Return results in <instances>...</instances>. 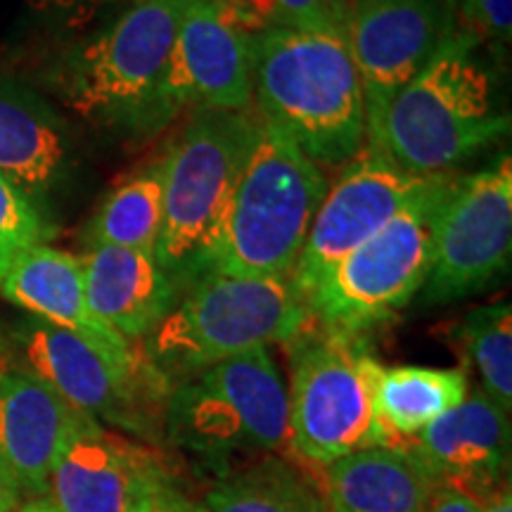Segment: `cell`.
Listing matches in <instances>:
<instances>
[{
    "label": "cell",
    "instance_id": "6da1fadb",
    "mask_svg": "<svg viewBox=\"0 0 512 512\" xmlns=\"http://www.w3.org/2000/svg\"><path fill=\"white\" fill-rule=\"evenodd\" d=\"M313 162L347 164L366 145V102L344 31L252 34V105Z\"/></svg>",
    "mask_w": 512,
    "mask_h": 512
},
{
    "label": "cell",
    "instance_id": "7a4b0ae2",
    "mask_svg": "<svg viewBox=\"0 0 512 512\" xmlns=\"http://www.w3.org/2000/svg\"><path fill=\"white\" fill-rule=\"evenodd\" d=\"M479 43L463 31L446 38L432 62L392 100L373 143L415 176L456 169L510 133L494 74Z\"/></svg>",
    "mask_w": 512,
    "mask_h": 512
},
{
    "label": "cell",
    "instance_id": "3957f363",
    "mask_svg": "<svg viewBox=\"0 0 512 512\" xmlns=\"http://www.w3.org/2000/svg\"><path fill=\"white\" fill-rule=\"evenodd\" d=\"M309 325L292 278L207 273L185 287L143 349L169 380H185L226 358L292 342Z\"/></svg>",
    "mask_w": 512,
    "mask_h": 512
},
{
    "label": "cell",
    "instance_id": "277c9868",
    "mask_svg": "<svg viewBox=\"0 0 512 512\" xmlns=\"http://www.w3.org/2000/svg\"><path fill=\"white\" fill-rule=\"evenodd\" d=\"M259 112L204 110L164 157V221L157 261L181 290L211 273L223 223L252 152Z\"/></svg>",
    "mask_w": 512,
    "mask_h": 512
},
{
    "label": "cell",
    "instance_id": "5b68a950",
    "mask_svg": "<svg viewBox=\"0 0 512 512\" xmlns=\"http://www.w3.org/2000/svg\"><path fill=\"white\" fill-rule=\"evenodd\" d=\"M328 185L283 128L259 117L211 273L290 278Z\"/></svg>",
    "mask_w": 512,
    "mask_h": 512
},
{
    "label": "cell",
    "instance_id": "8992f818",
    "mask_svg": "<svg viewBox=\"0 0 512 512\" xmlns=\"http://www.w3.org/2000/svg\"><path fill=\"white\" fill-rule=\"evenodd\" d=\"M12 337L27 373L53 387L74 411L145 444L164 439L174 382L150 361L145 349H105L31 316L19 323Z\"/></svg>",
    "mask_w": 512,
    "mask_h": 512
},
{
    "label": "cell",
    "instance_id": "52a82bcc",
    "mask_svg": "<svg viewBox=\"0 0 512 512\" xmlns=\"http://www.w3.org/2000/svg\"><path fill=\"white\" fill-rule=\"evenodd\" d=\"M448 174L434 176L380 233L344 256L304 302L318 328L366 332L401 311L422 290L432 261L434 214Z\"/></svg>",
    "mask_w": 512,
    "mask_h": 512
},
{
    "label": "cell",
    "instance_id": "ba28073f",
    "mask_svg": "<svg viewBox=\"0 0 512 512\" xmlns=\"http://www.w3.org/2000/svg\"><path fill=\"white\" fill-rule=\"evenodd\" d=\"M164 437L202 456L290 451L287 387L271 351L226 358L171 387Z\"/></svg>",
    "mask_w": 512,
    "mask_h": 512
},
{
    "label": "cell",
    "instance_id": "9c48e42d",
    "mask_svg": "<svg viewBox=\"0 0 512 512\" xmlns=\"http://www.w3.org/2000/svg\"><path fill=\"white\" fill-rule=\"evenodd\" d=\"M302 339L292 361L287 389L290 451L311 467L380 446L370 373L375 358L361 337L316 328Z\"/></svg>",
    "mask_w": 512,
    "mask_h": 512
},
{
    "label": "cell",
    "instance_id": "30bf717a",
    "mask_svg": "<svg viewBox=\"0 0 512 512\" xmlns=\"http://www.w3.org/2000/svg\"><path fill=\"white\" fill-rule=\"evenodd\" d=\"M188 0H136L105 34L81 48L69 98L81 112L128 124L164 117L162 86Z\"/></svg>",
    "mask_w": 512,
    "mask_h": 512
},
{
    "label": "cell",
    "instance_id": "8fae6325",
    "mask_svg": "<svg viewBox=\"0 0 512 512\" xmlns=\"http://www.w3.org/2000/svg\"><path fill=\"white\" fill-rule=\"evenodd\" d=\"M512 256V162L451 176L434 214L432 261L422 304H451L508 273Z\"/></svg>",
    "mask_w": 512,
    "mask_h": 512
},
{
    "label": "cell",
    "instance_id": "7c38bea8",
    "mask_svg": "<svg viewBox=\"0 0 512 512\" xmlns=\"http://www.w3.org/2000/svg\"><path fill=\"white\" fill-rule=\"evenodd\" d=\"M456 31L441 0H349L347 36L366 102V143L380 133L392 100Z\"/></svg>",
    "mask_w": 512,
    "mask_h": 512
},
{
    "label": "cell",
    "instance_id": "4fadbf2b",
    "mask_svg": "<svg viewBox=\"0 0 512 512\" xmlns=\"http://www.w3.org/2000/svg\"><path fill=\"white\" fill-rule=\"evenodd\" d=\"M181 496L155 444L83 415L57 456L46 498L57 512H147Z\"/></svg>",
    "mask_w": 512,
    "mask_h": 512
},
{
    "label": "cell",
    "instance_id": "5bb4252c",
    "mask_svg": "<svg viewBox=\"0 0 512 512\" xmlns=\"http://www.w3.org/2000/svg\"><path fill=\"white\" fill-rule=\"evenodd\" d=\"M434 176H415L377 150L363 145L328 185L313 216L292 283L306 297L344 256L373 238L399 211L427 188Z\"/></svg>",
    "mask_w": 512,
    "mask_h": 512
},
{
    "label": "cell",
    "instance_id": "9a60e30c",
    "mask_svg": "<svg viewBox=\"0 0 512 512\" xmlns=\"http://www.w3.org/2000/svg\"><path fill=\"white\" fill-rule=\"evenodd\" d=\"M164 117L181 107L240 112L252 105V31L214 0H188L162 86Z\"/></svg>",
    "mask_w": 512,
    "mask_h": 512
},
{
    "label": "cell",
    "instance_id": "2e32d148",
    "mask_svg": "<svg viewBox=\"0 0 512 512\" xmlns=\"http://www.w3.org/2000/svg\"><path fill=\"white\" fill-rule=\"evenodd\" d=\"M510 441V411L484 389H475L408 446L427 467L437 489L458 491L482 503L505 484Z\"/></svg>",
    "mask_w": 512,
    "mask_h": 512
},
{
    "label": "cell",
    "instance_id": "e0dca14e",
    "mask_svg": "<svg viewBox=\"0 0 512 512\" xmlns=\"http://www.w3.org/2000/svg\"><path fill=\"white\" fill-rule=\"evenodd\" d=\"M83 415L27 370H0V472L19 496L43 498L60 451Z\"/></svg>",
    "mask_w": 512,
    "mask_h": 512
},
{
    "label": "cell",
    "instance_id": "ac0fdd59",
    "mask_svg": "<svg viewBox=\"0 0 512 512\" xmlns=\"http://www.w3.org/2000/svg\"><path fill=\"white\" fill-rule=\"evenodd\" d=\"M81 264L88 309L133 344L150 335L183 294L155 252L91 247L81 256Z\"/></svg>",
    "mask_w": 512,
    "mask_h": 512
},
{
    "label": "cell",
    "instance_id": "d6986e66",
    "mask_svg": "<svg viewBox=\"0 0 512 512\" xmlns=\"http://www.w3.org/2000/svg\"><path fill=\"white\" fill-rule=\"evenodd\" d=\"M69 169L72 140L64 119L31 88L0 79V176L38 209Z\"/></svg>",
    "mask_w": 512,
    "mask_h": 512
},
{
    "label": "cell",
    "instance_id": "ffe728a7",
    "mask_svg": "<svg viewBox=\"0 0 512 512\" xmlns=\"http://www.w3.org/2000/svg\"><path fill=\"white\" fill-rule=\"evenodd\" d=\"M0 294L31 318L72 330L105 349L131 351L138 347L100 323L88 309L79 256L46 242L31 245L17 256L0 283Z\"/></svg>",
    "mask_w": 512,
    "mask_h": 512
},
{
    "label": "cell",
    "instance_id": "44dd1931",
    "mask_svg": "<svg viewBox=\"0 0 512 512\" xmlns=\"http://www.w3.org/2000/svg\"><path fill=\"white\" fill-rule=\"evenodd\" d=\"M330 512H425L437 494L411 446H370L320 467Z\"/></svg>",
    "mask_w": 512,
    "mask_h": 512
},
{
    "label": "cell",
    "instance_id": "7402d4cb",
    "mask_svg": "<svg viewBox=\"0 0 512 512\" xmlns=\"http://www.w3.org/2000/svg\"><path fill=\"white\" fill-rule=\"evenodd\" d=\"M370 389L380 446L403 448L427 425L465 401L470 380L463 368H387L375 361Z\"/></svg>",
    "mask_w": 512,
    "mask_h": 512
},
{
    "label": "cell",
    "instance_id": "603a6c76",
    "mask_svg": "<svg viewBox=\"0 0 512 512\" xmlns=\"http://www.w3.org/2000/svg\"><path fill=\"white\" fill-rule=\"evenodd\" d=\"M164 221V159L119 183L95 211L86 233L91 247L155 252Z\"/></svg>",
    "mask_w": 512,
    "mask_h": 512
},
{
    "label": "cell",
    "instance_id": "cb8c5ba5",
    "mask_svg": "<svg viewBox=\"0 0 512 512\" xmlns=\"http://www.w3.org/2000/svg\"><path fill=\"white\" fill-rule=\"evenodd\" d=\"M202 512H328V503L290 460L264 458L216 484Z\"/></svg>",
    "mask_w": 512,
    "mask_h": 512
},
{
    "label": "cell",
    "instance_id": "d4e9b609",
    "mask_svg": "<svg viewBox=\"0 0 512 512\" xmlns=\"http://www.w3.org/2000/svg\"><path fill=\"white\" fill-rule=\"evenodd\" d=\"M456 337L482 377L484 392L505 411L512 408V306L496 302L479 306L460 320Z\"/></svg>",
    "mask_w": 512,
    "mask_h": 512
},
{
    "label": "cell",
    "instance_id": "484cf974",
    "mask_svg": "<svg viewBox=\"0 0 512 512\" xmlns=\"http://www.w3.org/2000/svg\"><path fill=\"white\" fill-rule=\"evenodd\" d=\"M247 31L332 29L344 31L349 0H214Z\"/></svg>",
    "mask_w": 512,
    "mask_h": 512
},
{
    "label": "cell",
    "instance_id": "4316f807",
    "mask_svg": "<svg viewBox=\"0 0 512 512\" xmlns=\"http://www.w3.org/2000/svg\"><path fill=\"white\" fill-rule=\"evenodd\" d=\"M46 238V221L8 178L0 176V283L24 249Z\"/></svg>",
    "mask_w": 512,
    "mask_h": 512
},
{
    "label": "cell",
    "instance_id": "83f0119b",
    "mask_svg": "<svg viewBox=\"0 0 512 512\" xmlns=\"http://www.w3.org/2000/svg\"><path fill=\"white\" fill-rule=\"evenodd\" d=\"M456 29L472 36L479 46L508 48L512 36V0H460L453 10Z\"/></svg>",
    "mask_w": 512,
    "mask_h": 512
},
{
    "label": "cell",
    "instance_id": "f1b7e54d",
    "mask_svg": "<svg viewBox=\"0 0 512 512\" xmlns=\"http://www.w3.org/2000/svg\"><path fill=\"white\" fill-rule=\"evenodd\" d=\"M425 512H479V501L458 491L437 489Z\"/></svg>",
    "mask_w": 512,
    "mask_h": 512
},
{
    "label": "cell",
    "instance_id": "f546056e",
    "mask_svg": "<svg viewBox=\"0 0 512 512\" xmlns=\"http://www.w3.org/2000/svg\"><path fill=\"white\" fill-rule=\"evenodd\" d=\"M479 512H512V494L510 484L505 482L501 489H496L494 494L486 496L482 503H479Z\"/></svg>",
    "mask_w": 512,
    "mask_h": 512
},
{
    "label": "cell",
    "instance_id": "4dcf8cb0",
    "mask_svg": "<svg viewBox=\"0 0 512 512\" xmlns=\"http://www.w3.org/2000/svg\"><path fill=\"white\" fill-rule=\"evenodd\" d=\"M22 501L24 498L19 496L15 484H12L10 479L0 472V512H10L17 503H22Z\"/></svg>",
    "mask_w": 512,
    "mask_h": 512
},
{
    "label": "cell",
    "instance_id": "1f68e13d",
    "mask_svg": "<svg viewBox=\"0 0 512 512\" xmlns=\"http://www.w3.org/2000/svg\"><path fill=\"white\" fill-rule=\"evenodd\" d=\"M10 512H57V510L55 505L43 496V498H27V501L17 503Z\"/></svg>",
    "mask_w": 512,
    "mask_h": 512
},
{
    "label": "cell",
    "instance_id": "d6a6232c",
    "mask_svg": "<svg viewBox=\"0 0 512 512\" xmlns=\"http://www.w3.org/2000/svg\"><path fill=\"white\" fill-rule=\"evenodd\" d=\"M147 512H195V510H192L190 505L185 503L183 496H174V498H169V501L159 503L157 508H152V510H147Z\"/></svg>",
    "mask_w": 512,
    "mask_h": 512
},
{
    "label": "cell",
    "instance_id": "836d02e7",
    "mask_svg": "<svg viewBox=\"0 0 512 512\" xmlns=\"http://www.w3.org/2000/svg\"><path fill=\"white\" fill-rule=\"evenodd\" d=\"M441 3H446L451 10H456L458 5H460V0H441Z\"/></svg>",
    "mask_w": 512,
    "mask_h": 512
},
{
    "label": "cell",
    "instance_id": "e575fe53",
    "mask_svg": "<svg viewBox=\"0 0 512 512\" xmlns=\"http://www.w3.org/2000/svg\"><path fill=\"white\" fill-rule=\"evenodd\" d=\"M0 356H3V337H0Z\"/></svg>",
    "mask_w": 512,
    "mask_h": 512
},
{
    "label": "cell",
    "instance_id": "d590c367",
    "mask_svg": "<svg viewBox=\"0 0 512 512\" xmlns=\"http://www.w3.org/2000/svg\"><path fill=\"white\" fill-rule=\"evenodd\" d=\"M328 512H330V508H328Z\"/></svg>",
    "mask_w": 512,
    "mask_h": 512
}]
</instances>
